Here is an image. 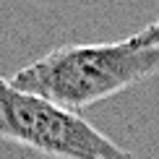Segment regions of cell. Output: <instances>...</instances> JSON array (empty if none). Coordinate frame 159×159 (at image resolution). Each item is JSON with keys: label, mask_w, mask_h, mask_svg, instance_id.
Listing matches in <instances>:
<instances>
[{"label": "cell", "mask_w": 159, "mask_h": 159, "mask_svg": "<svg viewBox=\"0 0 159 159\" xmlns=\"http://www.w3.org/2000/svg\"><path fill=\"white\" fill-rule=\"evenodd\" d=\"M159 73V44H65L13 73V86L81 112Z\"/></svg>", "instance_id": "obj_1"}, {"label": "cell", "mask_w": 159, "mask_h": 159, "mask_svg": "<svg viewBox=\"0 0 159 159\" xmlns=\"http://www.w3.org/2000/svg\"><path fill=\"white\" fill-rule=\"evenodd\" d=\"M0 138L55 159H133L123 146L50 99L0 76Z\"/></svg>", "instance_id": "obj_2"}, {"label": "cell", "mask_w": 159, "mask_h": 159, "mask_svg": "<svg viewBox=\"0 0 159 159\" xmlns=\"http://www.w3.org/2000/svg\"><path fill=\"white\" fill-rule=\"evenodd\" d=\"M136 47H149V44H159V18H154L151 24H146L138 34L128 37Z\"/></svg>", "instance_id": "obj_3"}]
</instances>
